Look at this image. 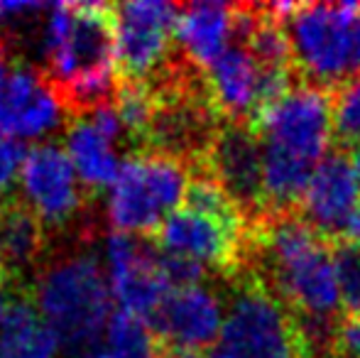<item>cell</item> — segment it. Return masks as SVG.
<instances>
[{
  "label": "cell",
  "mask_w": 360,
  "mask_h": 358,
  "mask_svg": "<svg viewBox=\"0 0 360 358\" xmlns=\"http://www.w3.org/2000/svg\"><path fill=\"white\" fill-rule=\"evenodd\" d=\"M44 77L67 113H89L115 101L120 87L113 5L52 3L39 27Z\"/></svg>",
  "instance_id": "6da1fadb"
},
{
  "label": "cell",
  "mask_w": 360,
  "mask_h": 358,
  "mask_svg": "<svg viewBox=\"0 0 360 358\" xmlns=\"http://www.w3.org/2000/svg\"><path fill=\"white\" fill-rule=\"evenodd\" d=\"M34 307L72 354H91L110 321V282L89 241L64 238L47 248L34 272Z\"/></svg>",
  "instance_id": "7a4b0ae2"
},
{
  "label": "cell",
  "mask_w": 360,
  "mask_h": 358,
  "mask_svg": "<svg viewBox=\"0 0 360 358\" xmlns=\"http://www.w3.org/2000/svg\"><path fill=\"white\" fill-rule=\"evenodd\" d=\"M292 49L297 84L336 91L360 74V3H270Z\"/></svg>",
  "instance_id": "3957f363"
},
{
  "label": "cell",
  "mask_w": 360,
  "mask_h": 358,
  "mask_svg": "<svg viewBox=\"0 0 360 358\" xmlns=\"http://www.w3.org/2000/svg\"><path fill=\"white\" fill-rule=\"evenodd\" d=\"M221 351L228 358H314L294 312L250 268L231 277Z\"/></svg>",
  "instance_id": "277c9868"
},
{
  "label": "cell",
  "mask_w": 360,
  "mask_h": 358,
  "mask_svg": "<svg viewBox=\"0 0 360 358\" xmlns=\"http://www.w3.org/2000/svg\"><path fill=\"white\" fill-rule=\"evenodd\" d=\"M189 186V167L160 153H135L110 184L108 221L120 234H157L179 209Z\"/></svg>",
  "instance_id": "5b68a950"
},
{
  "label": "cell",
  "mask_w": 360,
  "mask_h": 358,
  "mask_svg": "<svg viewBox=\"0 0 360 358\" xmlns=\"http://www.w3.org/2000/svg\"><path fill=\"white\" fill-rule=\"evenodd\" d=\"M22 201L37 214L47 231V241L62 238L91 241L96 226L91 224L89 189L81 184L67 150L57 143H42L25 155Z\"/></svg>",
  "instance_id": "8992f818"
},
{
  "label": "cell",
  "mask_w": 360,
  "mask_h": 358,
  "mask_svg": "<svg viewBox=\"0 0 360 358\" xmlns=\"http://www.w3.org/2000/svg\"><path fill=\"white\" fill-rule=\"evenodd\" d=\"M181 5L133 0L113 5L115 57L123 82H150L176 54V20Z\"/></svg>",
  "instance_id": "52a82bcc"
},
{
  "label": "cell",
  "mask_w": 360,
  "mask_h": 358,
  "mask_svg": "<svg viewBox=\"0 0 360 358\" xmlns=\"http://www.w3.org/2000/svg\"><path fill=\"white\" fill-rule=\"evenodd\" d=\"M260 140L319 165L333 150V94L297 84L252 123Z\"/></svg>",
  "instance_id": "ba28073f"
},
{
  "label": "cell",
  "mask_w": 360,
  "mask_h": 358,
  "mask_svg": "<svg viewBox=\"0 0 360 358\" xmlns=\"http://www.w3.org/2000/svg\"><path fill=\"white\" fill-rule=\"evenodd\" d=\"M196 170L209 172L221 184V189L240 209L248 229L267 216L262 189V143L252 125L223 120L209 155Z\"/></svg>",
  "instance_id": "9c48e42d"
},
{
  "label": "cell",
  "mask_w": 360,
  "mask_h": 358,
  "mask_svg": "<svg viewBox=\"0 0 360 358\" xmlns=\"http://www.w3.org/2000/svg\"><path fill=\"white\" fill-rule=\"evenodd\" d=\"M245 234L248 231L233 229L184 206L162 221L157 229V248L162 253L191 258L231 280L245 260Z\"/></svg>",
  "instance_id": "30bf717a"
},
{
  "label": "cell",
  "mask_w": 360,
  "mask_h": 358,
  "mask_svg": "<svg viewBox=\"0 0 360 358\" xmlns=\"http://www.w3.org/2000/svg\"><path fill=\"white\" fill-rule=\"evenodd\" d=\"M105 265L110 275V295L120 312L150 321L169 295V282L160 268V248L133 234L113 231L105 238Z\"/></svg>",
  "instance_id": "8fae6325"
},
{
  "label": "cell",
  "mask_w": 360,
  "mask_h": 358,
  "mask_svg": "<svg viewBox=\"0 0 360 358\" xmlns=\"http://www.w3.org/2000/svg\"><path fill=\"white\" fill-rule=\"evenodd\" d=\"M147 324L165 354L199 356L221 339L223 302L204 285L181 287L165 297Z\"/></svg>",
  "instance_id": "7c38bea8"
},
{
  "label": "cell",
  "mask_w": 360,
  "mask_h": 358,
  "mask_svg": "<svg viewBox=\"0 0 360 358\" xmlns=\"http://www.w3.org/2000/svg\"><path fill=\"white\" fill-rule=\"evenodd\" d=\"M62 96L42 69L18 62L0 84V133L13 140H37L62 128Z\"/></svg>",
  "instance_id": "4fadbf2b"
},
{
  "label": "cell",
  "mask_w": 360,
  "mask_h": 358,
  "mask_svg": "<svg viewBox=\"0 0 360 358\" xmlns=\"http://www.w3.org/2000/svg\"><path fill=\"white\" fill-rule=\"evenodd\" d=\"M118 140H125V130L113 103L72 115L67 128V155L89 194L110 186L118 177Z\"/></svg>",
  "instance_id": "5bb4252c"
},
{
  "label": "cell",
  "mask_w": 360,
  "mask_h": 358,
  "mask_svg": "<svg viewBox=\"0 0 360 358\" xmlns=\"http://www.w3.org/2000/svg\"><path fill=\"white\" fill-rule=\"evenodd\" d=\"M358 204L360 179L346 150L336 148L316 165L297 214L326 241Z\"/></svg>",
  "instance_id": "9a60e30c"
},
{
  "label": "cell",
  "mask_w": 360,
  "mask_h": 358,
  "mask_svg": "<svg viewBox=\"0 0 360 358\" xmlns=\"http://www.w3.org/2000/svg\"><path fill=\"white\" fill-rule=\"evenodd\" d=\"M206 84L216 113L228 123H255L260 67L243 44L233 42L206 69Z\"/></svg>",
  "instance_id": "2e32d148"
},
{
  "label": "cell",
  "mask_w": 360,
  "mask_h": 358,
  "mask_svg": "<svg viewBox=\"0 0 360 358\" xmlns=\"http://www.w3.org/2000/svg\"><path fill=\"white\" fill-rule=\"evenodd\" d=\"M47 231L22 199L0 201V260L13 285L20 277L34 275L47 255Z\"/></svg>",
  "instance_id": "e0dca14e"
},
{
  "label": "cell",
  "mask_w": 360,
  "mask_h": 358,
  "mask_svg": "<svg viewBox=\"0 0 360 358\" xmlns=\"http://www.w3.org/2000/svg\"><path fill=\"white\" fill-rule=\"evenodd\" d=\"M233 34V5L194 3L181 5L176 20V47L181 57L199 69H209L226 52Z\"/></svg>",
  "instance_id": "ac0fdd59"
},
{
  "label": "cell",
  "mask_w": 360,
  "mask_h": 358,
  "mask_svg": "<svg viewBox=\"0 0 360 358\" xmlns=\"http://www.w3.org/2000/svg\"><path fill=\"white\" fill-rule=\"evenodd\" d=\"M59 339L27 297L10 305L0 324V358H57Z\"/></svg>",
  "instance_id": "d6986e66"
},
{
  "label": "cell",
  "mask_w": 360,
  "mask_h": 358,
  "mask_svg": "<svg viewBox=\"0 0 360 358\" xmlns=\"http://www.w3.org/2000/svg\"><path fill=\"white\" fill-rule=\"evenodd\" d=\"M103 351L110 358H165L162 344L145 319L128 312H118L110 317L105 326Z\"/></svg>",
  "instance_id": "ffe728a7"
},
{
  "label": "cell",
  "mask_w": 360,
  "mask_h": 358,
  "mask_svg": "<svg viewBox=\"0 0 360 358\" xmlns=\"http://www.w3.org/2000/svg\"><path fill=\"white\" fill-rule=\"evenodd\" d=\"M360 140V74L333 91V148L348 150Z\"/></svg>",
  "instance_id": "44dd1931"
},
{
  "label": "cell",
  "mask_w": 360,
  "mask_h": 358,
  "mask_svg": "<svg viewBox=\"0 0 360 358\" xmlns=\"http://www.w3.org/2000/svg\"><path fill=\"white\" fill-rule=\"evenodd\" d=\"M331 258L343 317H360V248H333Z\"/></svg>",
  "instance_id": "7402d4cb"
},
{
  "label": "cell",
  "mask_w": 360,
  "mask_h": 358,
  "mask_svg": "<svg viewBox=\"0 0 360 358\" xmlns=\"http://www.w3.org/2000/svg\"><path fill=\"white\" fill-rule=\"evenodd\" d=\"M160 268L165 272L167 282L174 290H181V287H199L206 282L209 277V268L191 258H181V255H169L160 250Z\"/></svg>",
  "instance_id": "603a6c76"
},
{
  "label": "cell",
  "mask_w": 360,
  "mask_h": 358,
  "mask_svg": "<svg viewBox=\"0 0 360 358\" xmlns=\"http://www.w3.org/2000/svg\"><path fill=\"white\" fill-rule=\"evenodd\" d=\"M25 150L18 140L5 138L0 133V201L10 199V191H13V184L18 179V172H22L25 165Z\"/></svg>",
  "instance_id": "cb8c5ba5"
},
{
  "label": "cell",
  "mask_w": 360,
  "mask_h": 358,
  "mask_svg": "<svg viewBox=\"0 0 360 358\" xmlns=\"http://www.w3.org/2000/svg\"><path fill=\"white\" fill-rule=\"evenodd\" d=\"M331 358H360V317H343L333 336Z\"/></svg>",
  "instance_id": "d4e9b609"
},
{
  "label": "cell",
  "mask_w": 360,
  "mask_h": 358,
  "mask_svg": "<svg viewBox=\"0 0 360 358\" xmlns=\"http://www.w3.org/2000/svg\"><path fill=\"white\" fill-rule=\"evenodd\" d=\"M15 67V54H13V42L0 32V84L8 79V74Z\"/></svg>",
  "instance_id": "484cf974"
},
{
  "label": "cell",
  "mask_w": 360,
  "mask_h": 358,
  "mask_svg": "<svg viewBox=\"0 0 360 358\" xmlns=\"http://www.w3.org/2000/svg\"><path fill=\"white\" fill-rule=\"evenodd\" d=\"M10 292H13V282H10L8 277H0V324H3L5 314H8L10 305H13Z\"/></svg>",
  "instance_id": "4316f807"
},
{
  "label": "cell",
  "mask_w": 360,
  "mask_h": 358,
  "mask_svg": "<svg viewBox=\"0 0 360 358\" xmlns=\"http://www.w3.org/2000/svg\"><path fill=\"white\" fill-rule=\"evenodd\" d=\"M346 153H348V158H351L353 170H356V174H358V179H360V140H358L356 145H351Z\"/></svg>",
  "instance_id": "83f0119b"
},
{
  "label": "cell",
  "mask_w": 360,
  "mask_h": 358,
  "mask_svg": "<svg viewBox=\"0 0 360 358\" xmlns=\"http://www.w3.org/2000/svg\"><path fill=\"white\" fill-rule=\"evenodd\" d=\"M165 358H199L194 354H165Z\"/></svg>",
  "instance_id": "f1b7e54d"
},
{
  "label": "cell",
  "mask_w": 360,
  "mask_h": 358,
  "mask_svg": "<svg viewBox=\"0 0 360 358\" xmlns=\"http://www.w3.org/2000/svg\"><path fill=\"white\" fill-rule=\"evenodd\" d=\"M209 358H228L226 354H223V351H218V354H211Z\"/></svg>",
  "instance_id": "f546056e"
},
{
  "label": "cell",
  "mask_w": 360,
  "mask_h": 358,
  "mask_svg": "<svg viewBox=\"0 0 360 358\" xmlns=\"http://www.w3.org/2000/svg\"><path fill=\"white\" fill-rule=\"evenodd\" d=\"M0 277H5V270H3V260H0Z\"/></svg>",
  "instance_id": "4dcf8cb0"
}]
</instances>
